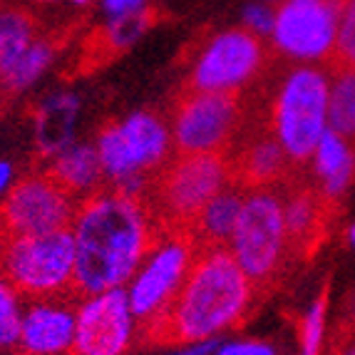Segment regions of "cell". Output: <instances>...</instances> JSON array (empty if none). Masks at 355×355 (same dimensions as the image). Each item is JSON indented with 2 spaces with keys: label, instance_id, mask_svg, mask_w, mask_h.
<instances>
[{
  "label": "cell",
  "instance_id": "obj_1",
  "mask_svg": "<svg viewBox=\"0 0 355 355\" xmlns=\"http://www.w3.org/2000/svg\"><path fill=\"white\" fill-rule=\"evenodd\" d=\"M70 231L77 249L75 293L95 296L130 284L162 226L144 196L105 187L80 202Z\"/></svg>",
  "mask_w": 355,
  "mask_h": 355
},
{
  "label": "cell",
  "instance_id": "obj_2",
  "mask_svg": "<svg viewBox=\"0 0 355 355\" xmlns=\"http://www.w3.org/2000/svg\"><path fill=\"white\" fill-rule=\"evenodd\" d=\"M256 291L254 281L226 246H204L196 254L177 301L164 318L142 336L162 345L221 338L243 323L254 306Z\"/></svg>",
  "mask_w": 355,
  "mask_h": 355
},
{
  "label": "cell",
  "instance_id": "obj_3",
  "mask_svg": "<svg viewBox=\"0 0 355 355\" xmlns=\"http://www.w3.org/2000/svg\"><path fill=\"white\" fill-rule=\"evenodd\" d=\"M95 147L107 187L147 199L154 177L172 162L174 139L164 114L135 110L105 122L97 130Z\"/></svg>",
  "mask_w": 355,
  "mask_h": 355
},
{
  "label": "cell",
  "instance_id": "obj_4",
  "mask_svg": "<svg viewBox=\"0 0 355 355\" xmlns=\"http://www.w3.org/2000/svg\"><path fill=\"white\" fill-rule=\"evenodd\" d=\"M331 80L318 65L291 67L279 83L268 107L271 132L293 166L313 159L320 137L328 132Z\"/></svg>",
  "mask_w": 355,
  "mask_h": 355
},
{
  "label": "cell",
  "instance_id": "obj_5",
  "mask_svg": "<svg viewBox=\"0 0 355 355\" xmlns=\"http://www.w3.org/2000/svg\"><path fill=\"white\" fill-rule=\"evenodd\" d=\"M229 184V154H179L154 177L147 204L162 229H191L199 211Z\"/></svg>",
  "mask_w": 355,
  "mask_h": 355
},
{
  "label": "cell",
  "instance_id": "obj_6",
  "mask_svg": "<svg viewBox=\"0 0 355 355\" xmlns=\"http://www.w3.org/2000/svg\"><path fill=\"white\" fill-rule=\"evenodd\" d=\"M77 249L70 229L12 236L0 234V273L25 298L75 293Z\"/></svg>",
  "mask_w": 355,
  "mask_h": 355
},
{
  "label": "cell",
  "instance_id": "obj_7",
  "mask_svg": "<svg viewBox=\"0 0 355 355\" xmlns=\"http://www.w3.org/2000/svg\"><path fill=\"white\" fill-rule=\"evenodd\" d=\"M199 243L189 229H162L142 266L137 268L132 281L125 286L127 301L139 328L149 331L166 315L177 301L184 281L189 279Z\"/></svg>",
  "mask_w": 355,
  "mask_h": 355
},
{
  "label": "cell",
  "instance_id": "obj_8",
  "mask_svg": "<svg viewBox=\"0 0 355 355\" xmlns=\"http://www.w3.org/2000/svg\"><path fill=\"white\" fill-rule=\"evenodd\" d=\"M226 249L254 281L256 288L271 286L279 279L291 249L286 226L284 196L273 189H249L243 199L236 231Z\"/></svg>",
  "mask_w": 355,
  "mask_h": 355
},
{
  "label": "cell",
  "instance_id": "obj_9",
  "mask_svg": "<svg viewBox=\"0 0 355 355\" xmlns=\"http://www.w3.org/2000/svg\"><path fill=\"white\" fill-rule=\"evenodd\" d=\"M268 62L263 37L246 28L216 30L196 48L187 70L184 89L214 92V95H239Z\"/></svg>",
  "mask_w": 355,
  "mask_h": 355
},
{
  "label": "cell",
  "instance_id": "obj_10",
  "mask_svg": "<svg viewBox=\"0 0 355 355\" xmlns=\"http://www.w3.org/2000/svg\"><path fill=\"white\" fill-rule=\"evenodd\" d=\"M241 117L243 110L239 95H214V92L184 89L169 114L174 152L229 154Z\"/></svg>",
  "mask_w": 355,
  "mask_h": 355
},
{
  "label": "cell",
  "instance_id": "obj_11",
  "mask_svg": "<svg viewBox=\"0 0 355 355\" xmlns=\"http://www.w3.org/2000/svg\"><path fill=\"white\" fill-rule=\"evenodd\" d=\"M75 196L62 189L50 172H30L18 177L15 187L0 199V234L28 236L70 229L77 214Z\"/></svg>",
  "mask_w": 355,
  "mask_h": 355
},
{
  "label": "cell",
  "instance_id": "obj_12",
  "mask_svg": "<svg viewBox=\"0 0 355 355\" xmlns=\"http://www.w3.org/2000/svg\"><path fill=\"white\" fill-rule=\"evenodd\" d=\"M345 0H284L276 6L271 42L284 58L313 65L333 58Z\"/></svg>",
  "mask_w": 355,
  "mask_h": 355
},
{
  "label": "cell",
  "instance_id": "obj_13",
  "mask_svg": "<svg viewBox=\"0 0 355 355\" xmlns=\"http://www.w3.org/2000/svg\"><path fill=\"white\" fill-rule=\"evenodd\" d=\"M77 333L70 355H127L139 336L125 288L80 296Z\"/></svg>",
  "mask_w": 355,
  "mask_h": 355
},
{
  "label": "cell",
  "instance_id": "obj_14",
  "mask_svg": "<svg viewBox=\"0 0 355 355\" xmlns=\"http://www.w3.org/2000/svg\"><path fill=\"white\" fill-rule=\"evenodd\" d=\"M77 333V303L70 296L30 298L25 303L18 350L23 355H70Z\"/></svg>",
  "mask_w": 355,
  "mask_h": 355
},
{
  "label": "cell",
  "instance_id": "obj_15",
  "mask_svg": "<svg viewBox=\"0 0 355 355\" xmlns=\"http://www.w3.org/2000/svg\"><path fill=\"white\" fill-rule=\"evenodd\" d=\"M83 117V97L75 89H53L35 105L33 139L42 159L50 162L77 142V127Z\"/></svg>",
  "mask_w": 355,
  "mask_h": 355
},
{
  "label": "cell",
  "instance_id": "obj_16",
  "mask_svg": "<svg viewBox=\"0 0 355 355\" xmlns=\"http://www.w3.org/2000/svg\"><path fill=\"white\" fill-rule=\"evenodd\" d=\"M231 166H234V182L249 191L276 187V182H281L293 164L279 139L266 130L263 135L251 137L239 149L236 159H231Z\"/></svg>",
  "mask_w": 355,
  "mask_h": 355
},
{
  "label": "cell",
  "instance_id": "obj_17",
  "mask_svg": "<svg viewBox=\"0 0 355 355\" xmlns=\"http://www.w3.org/2000/svg\"><path fill=\"white\" fill-rule=\"evenodd\" d=\"M50 177L67 189L77 202H83L95 191L105 189V169H102L100 154H97L95 142H75L67 147L65 152H60L58 157L48 162L45 166Z\"/></svg>",
  "mask_w": 355,
  "mask_h": 355
},
{
  "label": "cell",
  "instance_id": "obj_18",
  "mask_svg": "<svg viewBox=\"0 0 355 355\" xmlns=\"http://www.w3.org/2000/svg\"><path fill=\"white\" fill-rule=\"evenodd\" d=\"M58 60V42L50 35H37L18 53L0 60V92L23 95L33 89Z\"/></svg>",
  "mask_w": 355,
  "mask_h": 355
},
{
  "label": "cell",
  "instance_id": "obj_19",
  "mask_svg": "<svg viewBox=\"0 0 355 355\" xmlns=\"http://www.w3.org/2000/svg\"><path fill=\"white\" fill-rule=\"evenodd\" d=\"M243 199H246V189L234 182L199 211L189 231L202 249L204 246H226L231 241L239 216H241Z\"/></svg>",
  "mask_w": 355,
  "mask_h": 355
},
{
  "label": "cell",
  "instance_id": "obj_20",
  "mask_svg": "<svg viewBox=\"0 0 355 355\" xmlns=\"http://www.w3.org/2000/svg\"><path fill=\"white\" fill-rule=\"evenodd\" d=\"M311 162H313V174L318 177L320 184V194L326 196L328 202L340 199L355 174L353 144L345 142L338 132L328 130L326 135L320 137Z\"/></svg>",
  "mask_w": 355,
  "mask_h": 355
},
{
  "label": "cell",
  "instance_id": "obj_21",
  "mask_svg": "<svg viewBox=\"0 0 355 355\" xmlns=\"http://www.w3.org/2000/svg\"><path fill=\"white\" fill-rule=\"evenodd\" d=\"M326 196L308 187L291 189L288 196H284V211H286V226H288L291 249L306 246L313 249L315 239L320 236L323 221H326Z\"/></svg>",
  "mask_w": 355,
  "mask_h": 355
},
{
  "label": "cell",
  "instance_id": "obj_22",
  "mask_svg": "<svg viewBox=\"0 0 355 355\" xmlns=\"http://www.w3.org/2000/svg\"><path fill=\"white\" fill-rule=\"evenodd\" d=\"M328 130L355 144V70H333Z\"/></svg>",
  "mask_w": 355,
  "mask_h": 355
},
{
  "label": "cell",
  "instance_id": "obj_23",
  "mask_svg": "<svg viewBox=\"0 0 355 355\" xmlns=\"http://www.w3.org/2000/svg\"><path fill=\"white\" fill-rule=\"evenodd\" d=\"M42 35L35 12L18 3H0V60Z\"/></svg>",
  "mask_w": 355,
  "mask_h": 355
},
{
  "label": "cell",
  "instance_id": "obj_24",
  "mask_svg": "<svg viewBox=\"0 0 355 355\" xmlns=\"http://www.w3.org/2000/svg\"><path fill=\"white\" fill-rule=\"evenodd\" d=\"M23 315L25 296L0 273V353L18 350Z\"/></svg>",
  "mask_w": 355,
  "mask_h": 355
},
{
  "label": "cell",
  "instance_id": "obj_25",
  "mask_svg": "<svg viewBox=\"0 0 355 355\" xmlns=\"http://www.w3.org/2000/svg\"><path fill=\"white\" fill-rule=\"evenodd\" d=\"M154 15H142V18H130V20H102V28L97 33V48L105 55H117L132 48L139 37L144 35L152 25Z\"/></svg>",
  "mask_w": 355,
  "mask_h": 355
},
{
  "label": "cell",
  "instance_id": "obj_26",
  "mask_svg": "<svg viewBox=\"0 0 355 355\" xmlns=\"http://www.w3.org/2000/svg\"><path fill=\"white\" fill-rule=\"evenodd\" d=\"M326 308H328V291L323 288L320 296L311 303L298 326V345L301 355H320L323 336H326Z\"/></svg>",
  "mask_w": 355,
  "mask_h": 355
},
{
  "label": "cell",
  "instance_id": "obj_27",
  "mask_svg": "<svg viewBox=\"0 0 355 355\" xmlns=\"http://www.w3.org/2000/svg\"><path fill=\"white\" fill-rule=\"evenodd\" d=\"M333 70H355V0H345L340 23H338Z\"/></svg>",
  "mask_w": 355,
  "mask_h": 355
},
{
  "label": "cell",
  "instance_id": "obj_28",
  "mask_svg": "<svg viewBox=\"0 0 355 355\" xmlns=\"http://www.w3.org/2000/svg\"><path fill=\"white\" fill-rule=\"evenodd\" d=\"M273 23H276V8L268 3H251L241 10V28L259 37H271Z\"/></svg>",
  "mask_w": 355,
  "mask_h": 355
},
{
  "label": "cell",
  "instance_id": "obj_29",
  "mask_svg": "<svg viewBox=\"0 0 355 355\" xmlns=\"http://www.w3.org/2000/svg\"><path fill=\"white\" fill-rule=\"evenodd\" d=\"M102 20H130L152 15V0H100Z\"/></svg>",
  "mask_w": 355,
  "mask_h": 355
},
{
  "label": "cell",
  "instance_id": "obj_30",
  "mask_svg": "<svg viewBox=\"0 0 355 355\" xmlns=\"http://www.w3.org/2000/svg\"><path fill=\"white\" fill-rule=\"evenodd\" d=\"M214 355H279L276 348L259 338H234V340H221Z\"/></svg>",
  "mask_w": 355,
  "mask_h": 355
},
{
  "label": "cell",
  "instance_id": "obj_31",
  "mask_svg": "<svg viewBox=\"0 0 355 355\" xmlns=\"http://www.w3.org/2000/svg\"><path fill=\"white\" fill-rule=\"evenodd\" d=\"M221 338H211V340H191V343H179L172 345V350L166 355H214L219 348Z\"/></svg>",
  "mask_w": 355,
  "mask_h": 355
},
{
  "label": "cell",
  "instance_id": "obj_32",
  "mask_svg": "<svg viewBox=\"0 0 355 355\" xmlns=\"http://www.w3.org/2000/svg\"><path fill=\"white\" fill-rule=\"evenodd\" d=\"M18 177H15V164L10 159H0V199L15 187Z\"/></svg>",
  "mask_w": 355,
  "mask_h": 355
},
{
  "label": "cell",
  "instance_id": "obj_33",
  "mask_svg": "<svg viewBox=\"0 0 355 355\" xmlns=\"http://www.w3.org/2000/svg\"><path fill=\"white\" fill-rule=\"evenodd\" d=\"M333 355H355V323H353V328H350L348 336H343L340 340H338L336 353Z\"/></svg>",
  "mask_w": 355,
  "mask_h": 355
},
{
  "label": "cell",
  "instance_id": "obj_34",
  "mask_svg": "<svg viewBox=\"0 0 355 355\" xmlns=\"http://www.w3.org/2000/svg\"><path fill=\"white\" fill-rule=\"evenodd\" d=\"M72 8H89V6H95V3H100V0H67Z\"/></svg>",
  "mask_w": 355,
  "mask_h": 355
},
{
  "label": "cell",
  "instance_id": "obj_35",
  "mask_svg": "<svg viewBox=\"0 0 355 355\" xmlns=\"http://www.w3.org/2000/svg\"><path fill=\"white\" fill-rule=\"evenodd\" d=\"M28 6H58V3H62V0H25Z\"/></svg>",
  "mask_w": 355,
  "mask_h": 355
},
{
  "label": "cell",
  "instance_id": "obj_36",
  "mask_svg": "<svg viewBox=\"0 0 355 355\" xmlns=\"http://www.w3.org/2000/svg\"><path fill=\"white\" fill-rule=\"evenodd\" d=\"M348 241H350V246H353V249H355V224L348 229Z\"/></svg>",
  "mask_w": 355,
  "mask_h": 355
},
{
  "label": "cell",
  "instance_id": "obj_37",
  "mask_svg": "<svg viewBox=\"0 0 355 355\" xmlns=\"http://www.w3.org/2000/svg\"><path fill=\"white\" fill-rule=\"evenodd\" d=\"M268 3H284V0H268Z\"/></svg>",
  "mask_w": 355,
  "mask_h": 355
}]
</instances>
